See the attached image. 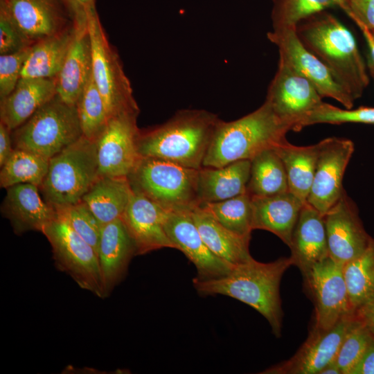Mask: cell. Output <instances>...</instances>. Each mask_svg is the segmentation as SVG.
<instances>
[{
  "instance_id": "obj_39",
  "label": "cell",
  "mask_w": 374,
  "mask_h": 374,
  "mask_svg": "<svg viewBox=\"0 0 374 374\" xmlns=\"http://www.w3.org/2000/svg\"><path fill=\"white\" fill-rule=\"evenodd\" d=\"M55 209L98 254L102 225L87 206L80 201Z\"/></svg>"
},
{
  "instance_id": "obj_5",
  "label": "cell",
  "mask_w": 374,
  "mask_h": 374,
  "mask_svg": "<svg viewBox=\"0 0 374 374\" xmlns=\"http://www.w3.org/2000/svg\"><path fill=\"white\" fill-rule=\"evenodd\" d=\"M99 177L96 141L84 136L49 159L39 186L55 208L80 202Z\"/></svg>"
},
{
  "instance_id": "obj_33",
  "label": "cell",
  "mask_w": 374,
  "mask_h": 374,
  "mask_svg": "<svg viewBox=\"0 0 374 374\" xmlns=\"http://www.w3.org/2000/svg\"><path fill=\"white\" fill-rule=\"evenodd\" d=\"M199 206L230 231L251 238L253 230L252 197L247 192L226 200L202 203Z\"/></svg>"
},
{
  "instance_id": "obj_22",
  "label": "cell",
  "mask_w": 374,
  "mask_h": 374,
  "mask_svg": "<svg viewBox=\"0 0 374 374\" xmlns=\"http://www.w3.org/2000/svg\"><path fill=\"white\" fill-rule=\"evenodd\" d=\"M289 247L293 265L303 276L329 256L323 215L307 202L301 210Z\"/></svg>"
},
{
  "instance_id": "obj_37",
  "label": "cell",
  "mask_w": 374,
  "mask_h": 374,
  "mask_svg": "<svg viewBox=\"0 0 374 374\" xmlns=\"http://www.w3.org/2000/svg\"><path fill=\"white\" fill-rule=\"evenodd\" d=\"M346 123L374 124V107L344 109L322 102L301 122L300 130L317 123L339 125Z\"/></svg>"
},
{
  "instance_id": "obj_23",
  "label": "cell",
  "mask_w": 374,
  "mask_h": 374,
  "mask_svg": "<svg viewBox=\"0 0 374 374\" xmlns=\"http://www.w3.org/2000/svg\"><path fill=\"white\" fill-rule=\"evenodd\" d=\"M136 248L121 218L102 226L98 256L105 298L125 277Z\"/></svg>"
},
{
  "instance_id": "obj_42",
  "label": "cell",
  "mask_w": 374,
  "mask_h": 374,
  "mask_svg": "<svg viewBox=\"0 0 374 374\" xmlns=\"http://www.w3.org/2000/svg\"><path fill=\"white\" fill-rule=\"evenodd\" d=\"M29 46L12 22L0 14V55L12 53Z\"/></svg>"
},
{
  "instance_id": "obj_20",
  "label": "cell",
  "mask_w": 374,
  "mask_h": 374,
  "mask_svg": "<svg viewBox=\"0 0 374 374\" xmlns=\"http://www.w3.org/2000/svg\"><path fill=\"white\" fill-rule=\"evenodd\" d=\"M6 191L1 211L17 235L30 231L42 233L57 215L56 209L44 199L37 186L21 184L6 188Z\"/></svg>"
},
{
  "instance_id": "obj_18",
  "label": "cell",
  "mask_w": 374,
  "mask_h": 374,
  "mask_svg": "<svg viewBox=\"0 0 374 374\" xmlns=\"http://www.w3.org/2000/svg\"><path fill=\"white\" fill-rule=\"evenodd\" d=\"M164 227L175 247L193 262L197 271L193 278L208 280L227 275L234 267L216 256L204 242L190 212H167Z\"/></svg>"
},
{
  "instance_id": "obj_45",
  "label": "cell",
  "mask_w": 374,
  "mask_h": 374,
  "mask_svg": "<svg viewBox=\"0 0 374 374\" xmlns=\"http://www.w3.org/2000/svg\"><path fill=\"white\" fill-rule=\"evenodd\" d=\"M355 317L374 336V301L356 310Z\"/></svg>"
},
{
  "instance_id": "obj_27",
  "label": "cell",
  "mask_w": 374,
  "mask_h": 374,
  "mask_svg": "<svg viewBox=\"0 0 374 374\" xmlns=\"http://www.w3.org/2000/svg\"><path fill=\"white\" fill-rule=\"evenodd\" d=\"M190 215L204 242L219 258L233 266L252 258L251 238L230 231L199 206L190 211Z\"/></svg>"
},
{
  "instance_id": "obj_47",
  "label": "cell",
  "mask_w": 374,
  "mask_h": 374,
  "mask_svg": "<svg viewBox=\"0 0 374 374\" xmlns=\"http://www.w3.org/2000/svg\"><path fill=\"white\" fill-rule=\"evenodd\" d=\"M319 374H341V372L335 362L333 361L323 368Z\"/></svg>"
},
{
  "instance_id": "obj_34",
  "label": "cell",
  "mask_w": 374,
  "mask_h": 374,
  "mask_svg": "<svg viewBox=\"0 0 374 374\" xmlns=\"http://www.w3.org/2000/svg\"><path fill=\"white\" fill-rule=\"evenodd\" d=\"M49 160L31 152L14 149L6 162L1 167L0 186L29 184L39 188L48 171Z\"/></svg>"
},
{
  "instance_id": "obj_3",
  "label": "cell",
  "mask_w": 374,
  "mask_h": 374,
  "mask_svg": "<svg viewBox=\"0 0 374 374\" xmlns=\"http://www.w3.org/2000/svg\"><path fill=\"white\" fill-rule=\"evenodd\" d=\"M220 120L204 109L179 110L161 125L140 130L139 154L200 169Z\"/></svg>"
},
{
  "instance_id": "obj_1",
  "label": "cell",
  "mask_w": 374,
  "mask_h": 374,
  "mask_svg": "<svg viewBox=\"0 0 374 374\" xmlns=\"http://www.w3.org/2000/svg\"><path fill=\"white\" fill-rule=\"evenodd\" d=\"M292 265L290 257L269 262L252 258L235 265L224 276L208 280L193 279V283L200 295H225L251 306L267 319L273 334L280 337L283 318L280 284L284 273Z\"/></svg>"
},
{
  "instance_id": "obj_36",
  "label": "cell",
  "mask_w": 374,
  "mask_h": 374,
  "mask_svg": "<svg viewBox=\"0 0 374 374\" xmlns=\"http://www.w3.org/2000/svg\"><path fill=\"white\" fill-rule=\"evenodd\" d=\"M272 30L296 28L307 17L337 5L336 0H272Z\"/></svg>"
},
{
  "instance_id": "obj_40",
  "label": "cell",
  "mask_w": 374,
  "mask_h": 374,
  "mask_svg": "<svg viewBox=\"0 0 374 374\" xmlns=\"http://www.w3.org/2000/svg\"><path fill=\"white\" fill-rule=\"evenodd\" d=\"M30 48L29 46L17 52L0 55V99L6 97L16 87Z\"/></svg>"
},
{
  "instance_id": "obj_16",
  "label": "cell",
  "mask_w": 374,
  "mask_h": 374,
  "mask_svg": "<svg viewBox=\"0 0 374 374\" xmlns=\"http://www.w3.org/2000/svg\"><path fill=\"white\" fill-rule=\"evenodd\" d=\"M329 256L343 265L368 246L372 237L366 231L354 202L345 190L323 215Z\"/></svg>"
},
{
  "instance_id": "obj_10",
  "label": "cell",
  "mask_w": 374,
  "mask_h": 374,
  "mask_svg": "<svg viewBox=\"0 0 374 374\" xmlns=\"http://www.w3.org/2000/svg\"><path fill=\"white\" fill-rule=\"evenodd\" d=\"M303 279L314 302L313 326L328 330L343 319L355 314L342 264L329 256L316 264Z\"/></svg>"
},
{
  "instance_id": "obj_35",
  "label": "cell",
  "mask_w": 374,
  "mask_h": 374,
  "mask_svg": "<svg viewBox=\"0 0 374 374\" xmlns=\"http://www.w3.org/2000/svg\"><path fill=\"white\" fill-rule=\"evenodd\" d=\"M76 108L82 135L96 141L109 118L92 74L78 100Z\"/></svg>"
},
{
  "instance_id": "obj_31",
  "label": "cell",
  "mask_w": 374,
  "mask_h": 374,
  "mask_svg": "<svg viewBox=\"0 0 374 374\" xmlns=\"http://www.w3.org/2000/svg\"><path fill=\"white\" fill-rule=\"evenodd\" d=\"M289 191L284 165L274 148L266 149L251 159L246 192L252 198Z\"/></svg>"
},
{
  "instance_id": "obj_15",
  "label": "cell",
  "mask_w": 374,
  "mask_h": 374,
  "mask_svg": "<svg viewBox=\"0 0 374 374\" xmlns=\"http://www.w3.org/2000/svg\"><path fill=\"white\" fill-rule=\"evenodd\" d=\"M265 101L294 131H299L301 122L323 102L322 97L308 79L280 60Z\"/></svg>"
},
{
  "instance_id": "obj_13",
  "label": "cell",
  "mask_w": 374,
  "mask_h": 374,
  "mask_svg": "<svg viewBox=\"0 0 374 374\" xmlns=\"http://www.w3.org/2000/svg\"><path fill=\"white\" fill-rule=\"evenodd\" d=\"M139 114L112 117L96 141L99 176L127 178L141 156L137 140Z\"/></svg>"
},
{
  "instance_id": "obj_21",
  "label": "cell",
  "mask_w": 374,
  "mask_h": 374,
  "mask_svg": "<svg viewBox=\"0 0 374 374\" xmlns=\"http://www.w3.org/2000/svg\"><path fill=\"white\" fill-rule=\"evenodd\" d=\"M92 74V57L87 16L75 20V34L60 71L55 78L57 96L76 106Z\"/></svg>"
},
{
  "instance_id": "obj_25",
  "label": "cell",
  "mask_w": 374,
  "mask_h": 374,
  "mask_svg": "<svg viewBox=\"0 0 374 374\" xmlns=\"http://www.w3.org/2000/svg\"><path fill=\"white\" fill-rule=\"evenodd\" d=\"M304 204L290 191L252 198L253 229L269 231L290 247L293 230Z\"/></svg>"
},
{
  "instance_id": "obj_4",
  "label": "cell",
  "mask_w": 374,
  "mask_h": 374,
  "mask_svg": "<svg viewBox=\"0 0 374 374\" xmlns=\"http://www.w3.org/2000/svg\"><path fill=\"white\" fill-rule=\"evenodd\" d=\"M290 127L265 100L255 111L235 121L220 120L203 162L204 167H222L251 160L260 152L286 140Z\"/></svg>"
},
{
  "instance_id": "obj_11",
  "label": "cell",
  "mask_w": 374,
  "mask_h": 374,
  "mask_svg": "<svg viewBox=\"0 0 374 374\" xmlns=\"http://www.w3.org/2000/svg\"><path fill=\"white\" fill-rule=\"evenodd\" d=\"M0 14L12 22L30 46L75 24L66 0H0Z\"/></svg>"
},
{
  "instance_id": "obj_2",
  "label": "cell",
  "mask_w": 374,
  "mask_h": 374,
  "mask_svg": "<svg viewBox=\"0 0 374 374\" xmlns=\"http://www.w3.org/2000/svg\"><path fill=\"white\" fill-rule=\"evenodd\" d=\"M296 32L302 44L329 69L355 100L368 86L366 64L352 33L335 16L323 10L300 21Z\"/></svg>"
},
{
  "instance_id": "obj_8",
  "label": "cell",
  "mask_w": 374,
  "mask_h": 374,
  "mask_svg": "<svg viewBox=\"0 0 374 374\" xmlns=\"http://www.w3.org/2000/svg\"><path fill=\"white\" fill-rule=\"evenodd\" d=\"M92 57V76L105 102L109 118L139 114L130 80L120 57L109 43L96 8L87 14Z\"/></svg>"
},
{
  "instance_id": "obj_38",
  "label": "cell",
  "mask_w": 374,
  "mask_h": 374,
  "mask_svg": "<svg viewBox=\"0 0 374 374\" xmlns=\"http://www.w3.org/2000/svg\"><path fill=\"white\" fill-rule=\"evenodd\" d=\"M373 335L355 320L345 335L335 359L341 374H350L368 347Z\"/></svg>"
},
{
  "instance_id": "obj_7",
  "label": "cell",
  "mask_w": 374,
  "mask_h": 374,
  "mask_svg": "<svg viewBox=\"0 0 374 374\" xmlns=\"http://www.w3.org/2000/svg\"><path fill=\"white\" fill-rule=\"evenodd\" d=\"M14 149H22L50 159L82 135L76 106L57 95L12 131Z\"/></svg>"
},
{
  "instance_id": "obj_12",
  "label": "cell",
  "mask_w": 374,
  "mask_h": 374,
  "mask_svg": "<svg viewBox=\"0 0 374 374\" xmlns=\"http://www.w3.org/2000/svg\"><path fill=\"white\" fill-rule=\"evenodd\" d=\"M267 38L277 46L279 60L308 79L322 98H332L346 109L353 107L355 100L336 81L327 66L302 44L296 28L272 30L267 33Z\"/></svg>"
},
{
  "instance_id": "obj_41",
  "label": "cell",
  "mask_w": 374,
  "mask_h": 374,
  "mask_svg": "<svg viewBox=\"0 0 374 374\" xmlns=\"http://www.w3.org/2000/svg\"><path fill=\"white\" fill-rule=\"evenodd\" d=\"M363 33H374V0H336Z\"/></svg>"
},
{
  "instance_id": "obj_9",
  "label": "cell",
  "mask_w": 374,
  "mask_h": 374,
  "mask_svg": "<svg viewBox=\"0 0 374 374\" xmlns=\"http://www.w3.org/2000/svg\"><path fill=\"white\" fill-rule=\"evenodd\" d=\"M42 233L51 246L57 268L81 288L104 299L99 259L93 248L58 213Z\"/></svg>"
},
{
  "instance_id": "obj_30",
  "label": "cell",
  "mask_w": 374,
  "mask_h": 374,
  "mask_svg": "<svg viewBox=\"0 0 374 374\" xmlns=\"http://www.w3.org/2000/svg\"><path fill=\"white\" fill-rule=\"evenodd\" d=\"M273 148L284 165L289 191L305 203L315 171L318 144L297 146L286 139Z\"/></svg>"
},
{
  "instance_id": "obj_17",
  "label": "cell",
  "mask_w": 374,
  "mask_h": 374,
  "mask_svg": "<svg viewBox=\"0 0 374 374\" xmlns=\"http://www.w3.org/2000/svg\"><path fill=\"white\" fill-rule=\"evenodd\" d=\"M355 320V314L328 330L313 326L297 352L289 359L267 368L263 374H319L335 361L339 346Z\"/></svg>"
},
{
  "instance_id": "obj_32",
  "label": "cell",
  "mask_w": 374,
  "mask_h": 374,
  "mask_svg": "<svg viewBox=\"0 0 374 374\" xmlns=\"http://www.w3.org/2000/svg\"><path fill=\"white\" fill-rule=\"evenodd\" d=\"M344 274L354 313L374 301V238L364 251L344 265Z\"/></svg>"
},
{
  "instance_id": "obj_29",
  "label": "cell",
  "mask_w": 374,
  "mask_h": 374,
  "mask_svg": "<svg viewBox=\"0 0 374 374\" xmlns=\"http://www.w3.org/2000/svg\"><path fill=\"white\" fill-rule=\"evenodd\" d=\"M75 34L74 26L31 46L21 78H55L64 64Z\"/></svg>"
},
{
  "instance_id": "obj_43",
  "label": "cell",
  "mask_w": 374,
  "mask_h": 374,
  "mask_svg": "<svg viewBox=\"0 0 374 374\" xmlns=\"http://www.w3.org/2000/svg\"><path fill=\"white\" fill-rule=\"evenodd\" d=\"M350 374H374V336Z\"/></svg>"
},
{
  "instance_id": "obj_14",
  "label": "cell",
  "mask_w": 374,
  "mask_h": 374,
  "mask_svg": "<svg viewBox=\"0 0 374 374\" xmlns=\"http://www.w3.org/2000/svg\"><path fill=\"white\" fill-rule=\"evenodd\" d=\"M317 144L316 168L306 202L324 215L344 191V175L355 146L350 139L338 137L326 138Z\"/></svg>"
},
{
  "instance_id": "obj_46",
  "label": "cell",
  "mask_w": 374,
  "mask_h": 374,
  "mask_svg": "<svg viewBox=\"0 0 374 374\" xmlns=\"http://www.w3.org/2000/svg\"><path fill=\"white\" fill-rule=\"evenodd\" d=\"M75 20L78 17L87 16V12L96 8L95 0H66Z\"/></svg>"
},
{
  "instance_id": "obj_28",
  "label": "cell",
  "mask_w": 374,
  "mask_h": 374,
  "mask_svg": "<svg viewBox=\"0 0 374 374\" xmlns=\"http://www.w3.org/2000/svg\"><path fill=\"white\" fill-rule=\"evenodd\" d=\"M132 194L127 178L99 176L81 201L103 226L121 218Z\"/></svg>"
},
{
  "instance_id": "obj_44",
  "label": "cell",
  "mask_w": 374,
  "mask_h": 374,
  "mask_svg": "<svg viewBox=\"0 0 374 374\" xmlns=\"http://www.w3.org/2000/svg\"><path fill=\"white\" fill-rule=\"evenodd\" d=\"M12 131L0 122V166L6 162L14 150L12 141Z\"/></svg>"
},
{
  "instance_id": "obj_24",
  "label": "cell",
  "mask_w": 374,
  "mask_h": 374,
  "mask_svg": "<svg viewBox=\"0 0 374 374\" xmlns=\"http://www.w3.org/2000/svg\"><path fill=\"white\" fill-rule=\"evenodd\" d=\"M56 95L55 78H21L12 91L0 99V122L12 131Z\"/></svg>"
},
{
  "instance_id": "obj_6",
  "label": "cell",
  "mask_w": 374,
  "mask_h": 374,
  "mask_svg": "<svg viewBox=\"0 0 374 374\" xmlns=\"http://www.w3.org/2000/svg\"><path fill=\"white\" fill-rule=\"evenodd\" d=\"M198 170L163 159L141 157L127 179L134 192L167 212H190L199 206Z\"/></svg>"
},
{
  "instance_id": "obj_48",
  "label": "cell",
  "mask_w": 374,
  "mask_h": 374,
  "mask_svg": "<svg viewBox=\"0 0 374 374\" xmlns=\"http://www.w3.org/2000/svg\"><path fill=\"white\" fill-rule=\"evenodd\" d=\"M364 34L369 45L371 58L374 64V33L366 32Z\"/></svg>"
},
{
  "instance_id": "obj_26",
  "label": "cell",
  "mask_w": 374,
  "mask_h": 374,
  "mask_svg": "<svg viewBox=\"0 0 374 374\" xmlns=\"http://www.w3.org/2000/svg\"><path fill=\"white\" fill-rule=\"evenodd\" d=\"M251 160H241L222 167H202L198 170V204L226 200L247 190Z\"/></svg>"
},
{
  "instance_id": "obj_19",
  "label": "cell",
  "mask_w": 374,
  "mask_h": 374,
  "mask_svg": "<svg viewBox=\"0 0 374 374\" xmlns=\"http://www.w3.org/2000/svg\"><path fill=\"white\" fill-rule=\"evenodd\" d=\"M166 213L155 202L133 191L121 220L133 240L136 255L163 248L175 249L165 230Z\"/></svg>"
}]
</instances>
